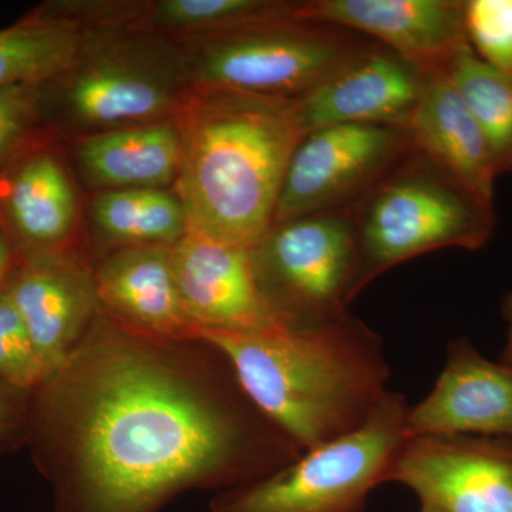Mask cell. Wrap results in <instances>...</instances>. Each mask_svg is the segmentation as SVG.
I'll return each instance as SVG.
<instances>
[{"label":"cell","mask_w":512,"mask_h":512,"mask_svg":"<svg viewBox=\"0 0 512 512\" xmlns=\"http://www.w3.org/2000/svg\"><path fill=\"white\" fill-rule=\"evenodd\" d=\"M188 343L100 311L33 392L28 444L56 512H158L184 491L231 490L301 456L227 360Z\"/></svg>","instance_id":"6da1fadb"},{"label":"cell","mask_w":512,"mask_h":512,"mask_svg":"<svg viewBox=\"0 0 512 512\" xmlns=\"http://www.w3.org/2000/svg\"><path fill=\"white\" fill-rule=\"evenodd\" d=\"M231 366L248 399L302 451L352 433L389 392L383 340L348 315L258 332L195 329Z\"/></svg>","instance_id":"7a4b0ae2"},{"label":"cell","mask_w":512,"mask_h":512,"mask_svg":"<svg viewBox=\"0 0 512 512\" xmlns=\"http://www.w3.org/2000/svg\"><path fill=\"white\" fill-rule=\"evenodd\" d=\"M178 130L188 231L254 249L272 227L286 168L305 137L296 100L200 89Z\"/></svg>","instance_id":"3957f363"},{"label":"cell","mask_w":512,"mask_h":512,"mask_svg":"<svg viewBox=\"0 0 512 512\" xmlns=\"http://www.w3.org/2000/svg\"><path fill=\"white\" fill-rule=\"evenodd\" d=\"M349 211L362 291L393 266L427 252L483 248L497 222L493 205L464 190L413 147Z\"/></svg>","instance_id":"277c9868"},{"label":"cell","mask_w":512,"mask_h":512,"mask_svg":"<svg viewBox=\"0 0 512 512\" xmlns=\"http://www.w3.org/2000/svg\"><path fill=\"white\" fill-rule=\"evenodd\" d=\"M409 407L389 390L360 429L303 451L271 476L221 491L211 512H366L406 440Z\"/></svg>","instance_id":"5b68a950"},{"label":"cell","mask_w":512,"mask_h":512,"mask_svg":"<svg viewBox=\"0 0 512 512\" xmlns=\"http://www.w3.org/2000/svg\"><path fill=\"white\" fill-rule=\"evenodd\" d=\"M202 40L194 59L200 89L291 100L311 93L373 43L352 30L296 18L295 10Z\"/></svg>","instance_id":"8992f818"},{"label":"cell","mask_w":512,"mask_h":512,"mask_svg":"<svg viewBox=\"0 0 512 512\" xmlns=\"http://www.w3.org/2000/svg\"><path fill=\"white\" fill-rule=\"evenodd\" d=\"M251 254L261 292L289 326L345 318L350 303L362 292L359 247L349 210L272 225Z\"/></svg>","instance_id":"52a82bcc"},{"label":"cell","mask_w":512,"mask_h":512,"mask_svg":"<svg viewBox=\"0 0 512 512\" xmlns=\"http://www.w3.org/2000/svg\"><path fill=\"white\" fill-rule=\"evenodd\" d=\"M410 147L404 127L342 124L306 134L286 168L272 225L350 210Z\"/></svg>","instance_id":"ba28073f"},{"label":"cell","mask_w":512,"mask_h":512,"mask_svg":"<svg viewBox=\"0 0 512 512\" xmlns=\"http://www.w3.org/2000/svg\"><path fill=\"white\" fill-rule=\"evenodd\" d=\"M386 483L402 484L441 512H512V439H406Z\"/></svg>","instance_id":"9c48e42d"},{"label":"cell","mask_w":512,"mask_h":512,"mask_svg":"<svg viewBox=\"0 0 512 512\" xmlns=\"http://www.w3.org/2000/svg\"><path fill=\"white\" fill-rule=\"evenodd\" d=\"M181 302L195 329L258 332L289 326L256 281L251 249L187 231L171 245Z\"/></svg>","instance_id":"30bf717a"},{"label":"cell","mask_w":512,"mask_h":512,"mask_svg":"<svg viewBox=\"0 0 512 512\" xmlns=\"http://www.w3.org/2000/svg\"><path fill=\"white\" fill-rule=\"evenodd\" d=\"M295 16L360 33L424 70L447 69L471 47L461 0H312Z\"/></svg>","instance_id":"8fae6325"},{"label":"cell","mask_w":512,"mask_h":512,"mask_svg":"<svg viewBox=\"0 0 512 512\" xmlns=\"http://www.w3.org/2000/svg\"><path fill=\"white\" fill-rule=\"evenodd\" d=\"M426 74L373 40L359 56L296 100L303 133L342 124L404 127L419 103Z\"/></svg>","instance_id":"7c38bea8"},{"label":"cell","mask_w":512,"mask_h":512,"mask_svg":"<svg viewBox=\"0 0 512 512\" xmlns=\"http://www.w3.org/2000/svg\"><path fill=\"white\" fill-rule=\"evenodd\" d=\"M46 379L72 355L101 311L96 281L59 251L19 256L6 285Z\"/></svg>","instance_id":"4fadbf2b"},{"label":"cell","mask_w":512,"mask_h":512,"mask_svg":"<svg viewBox=\"0 0 512 512\" xmlns=\"http://www.w3.org/2000/svg\"><path fill=\"white\" fill-rule=\"evenodd\" d=\"M406 439L481 436L512 439V369L487 359L470 339L453 340L429 396L410 406Z\"/></svg>","instance_id":"5bb4252c"},{"label":"cell","mask_w":512,"mask_h":512,"mask_svg":"<svg viewBox=\"0 0 512 512\" xmlns=\"http://www.w3.org/2000/svg\"><path fill=\"white\" fill-rule=\"evenodd\" d=\"M404 130L421 156L478 200L493 205L498 175L487 141L446 69L427 70L423 93Z\"/></svg>","instance_id":"9a60e30c"},{"label":"cell","mask_w":512,"mask_h":512,"mask_svg":"<svg viewBox=\"0 0 512 512\" xmlns=\"http://www.w3.org/2000/svg\"><path fill=\"white\" fill-rule=\"evenodd\" d=\"M96 281L103 312L124 325L174 342H194L175 281L171 247L133 245L100 266Z\"/></svg>","instance_id":"2e32d148"},{"label":"cell","mask_w":512,"mask_h":512,"mask_svg":"<svg viewBox=\"0 0 512 512\" xmlns=\"http://www.w3.org/2000/svg\"><path fill=\"white\" fill-rule=\"evenodd\" d=\"M0 217L19 256L59 251L73 229L76 197L52 153L30 151L15 164L6 177Z\"/></svg>","instance_id":"e0dca14e"},{"label":"cell","mask_w":512,"mask_h":512,"mask_svg":"<svg viewBox=\"0 0 512 512\" xmlns=\"http://www.w3.org/2000/svg\"><path fill=\"white\" fill-rule=\"evenodd\" d=\"M63 99L70 116L87 126L127 128L163 116L173 107L175 92L160 70L103 59L70 77Z\"/></svg>","instance_id":"ac0fdd59"},{"label":"cell","mask_w":512,"mask_h":512,"mask_svg":"<svg viewBox=\"0 0 512 512\" xmlns=\"http://www.w3.org/2000/svg\"><path fill=\"white\" fill-rule=\"evenodd\" d=\"M77 156L97 184L113 190L158 188L178 174L180 130L167 123L119 128L87 138Z\"/></svg>","instance_id":"d6986e66"},{"label":"cell","mask_w":512,"mask_h":512,"mask_svg":"<svg viewBox=\"0 0 512 512\" xmlns=\"http://www.w3.org/2000/svg\"><path fill=\"white\" fill-rule=\"evenodd\" d=\"M84 36L67 18L39 15L0 30V89L47 84L79 66Z\"/></svg>","instance_id":"ffe728a7"},{"label":"cell","mask_w":512,"mask_h":512,"mask_svg":"<svg viewBox=\"0 0 512 512\" xmlns=\"http://www.w3.org/2000/svg\"><path fill=\"white\" fill-rule=\"evenodd\" d=\"M93 218L113 241L171 247L188 231L180 198L158 188L103 192L93 204Z\"/></svg>","instance_id":"44dd1931"},{"label":"cell","mask_w":512,"mask_h":512,"mask_svg":"<svg viewBox=\"0 0 512 512\" xmlns=\"http://www.w3.org/2000/svg\"><path fill=\"white\" fill-rule=\"evenodd\" d=\"M446 70L480 124L495 173L512 174V77L485 64L471 47Z\"/></svg>","instance_id":"7402d4cb"},{"label":"cell","mask_w":512,"mask_h":512,"mask_svg":"<svg viewBox=\"0 0 512 512\" xmlns=\"http://www.w3.org/2000/svg\"><path fill=\"white\" fill-rule=\"evenodd\" d=\"M298 3L265 0H164L154 18L165 28L210 33L254 22L291 15Z\"/></svg>","instance_id":"603a6c76"},{"label":"cell","mask_w":512,"mask_h":512,"mask_svg":"<svg viewBox=\"0 0 512 512\" xmlns=\"http://www.w3.org/2000/svg\"><path fill=\"white\" fill-rule=\"evenodd\" d=\"M464 25L473 52L512 77V0H467Z\"/></svg>","instance_id":"cb8c5ba5"},{"label":"cell","mask_w":512,"mask_h":512,"mask_svg":"<svg viewBox=\"0 0 512 512\" xmlns=\"http://www.w3.org/2000/svg\"><path fill=\"white\" fill-rule=\"evenodd\" d=\"M0 380L35 392L46 380L45 369L8 291H0Z\"/></svg>","instance_id":"d4e9b609"},{"label":"cell","mask_w":512,"mask_h":512,"mask_svg":"<svg viewBox=\"0 0 512 512\" xmlns=\"http://www.w3.org/2000/svg\"><path fill=\"white\" fill-rule=\"evenodd\" d=\"M43 84L0 89V173L28 154L30 140L42 120Z\"/></svg>","instance_id":"484cf974"},{"label":"cell","mask_w":512,"mask_h":512,"mask_svg":"<svg viewBox=\"0 0 512 512\" xmlns=\"http://www.w3.org/2000/svg\"><path fill=\"white\" fill-rule=\"evenodd\" d=\"M32 394L0 380V451L28 443Z\"/></svg>","instance_id":"4316f807"},{"label":"cell","mask_w":512,"mask_h":512,"mask_svg":"<svg viewBox=\"0 0 512 512\" xmlns=\"http://www.w3.org/2000/svg\"><path fill=\"white\" fill-rule=\"evenodd\" d=\"M18 251H16L13 239L10 237L5 222L0 217V291L8 285L10 275L18 264Z\"/></svg>","instance_id":"83f0119b"},{"label":"cell","mask_w":512,"mask_h":512,"mask_svg":"<svg viewBox=\"0 0 512 512\" xmlns=\"http://www.w3.org/2000/svg\"><path fill=\"white\" fill-rule=\"evenodd\" d=\"M501 312H503V318L507 322V343H505L500 362L512 369V292L504 296L503 303H501Z\"/></svg>","instance_id":"f1b7e54d"},{"label":"cell","mask_w":512,"mask_h":512,"mask_svg":"<svg viewBox=\"0 0 512 512\" xmlns=\"http://www.w3.org/2000/svg\"><path fill=\"white\" fill-rule=\"evenodd\" d=\"M419 512H441L440 510H437V508L430 507V505H423L420 504V510Z\"/></svg>","instance_id":"f546056e"},{"label":"cell","mask_w":512,"mask_h":512,"mask_svg":"<svg viewBox=\"0 0 512 512\" xmlns=\"http://www.w3.org/2000/svg\"><path fill=\"white\" fill-rule=\"evenodd\" d=\"M3 192H5V184L0 185V201H2Z\"/></svg>","instance_id":"4dcf8cb0"}]
</instances>
